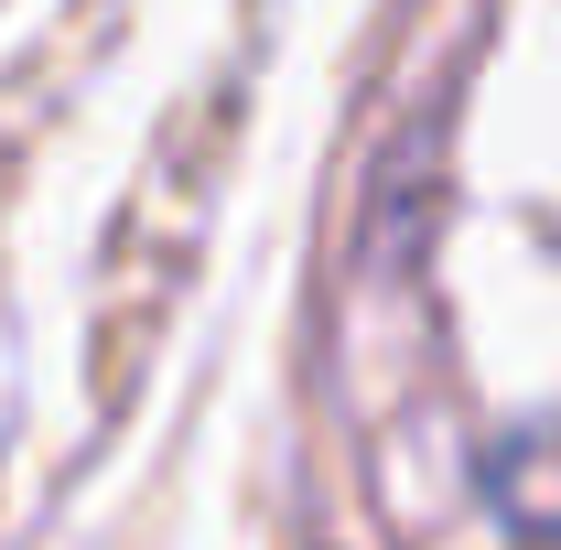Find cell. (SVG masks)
Returning <instances> with one entry per match:
<instances>
[{"label":"cell","mask_w":561,"mask_h":550,"mask_svg":"<svg viewBox=\"0 0 561 550\" xmlns=\"http://www.w3.org/2000/svg\"><path fill=\"white\" fill-rule=\"evenodd\" d=\"M486 485H496V507H507V529L561 540V432H518L507 454H486Z\"/></svg>","instance_id":"6da1fadb"}]
</instances>
